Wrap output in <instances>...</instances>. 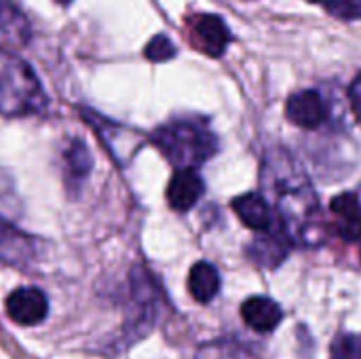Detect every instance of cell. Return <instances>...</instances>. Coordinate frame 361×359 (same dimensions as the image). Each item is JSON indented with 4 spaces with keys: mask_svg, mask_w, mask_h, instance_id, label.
<instances>
[{
    "mask_svg": "<svg viewBox=\"0 0 361 359\" xmlns=\"http://www.w3.org/2000/svg\"><path fill=\"white\" fill-rule=\"evenodd\" d=\"M262 186L275 203L290 241L315 245L322 229L319 201L305 169L288 150L273 148L267 152L262 163Z\"/></svg>",
    "mask_w": 361,
    "mask_h": 359,
    "instance_id": "1",
    "label": "cell"
},
{
    "mask_svg": "<svg viewBox=\"0 0 361 359\" xmlns=\"http://www.w3.org/2000/svg\"><path fill=\"white\" fill-rule=\"evenodd\" d=\"M152 144L180 169H197L218 152V138L205 118H173L152 133Z\"/></svg>",
    "mask_w": 361,
    "mask_h": 359,
    "instance_id": "2",
    "label": "cell"
},
{
    "mask_svg": "<svg viewBox=\"0 0 361 359\" xmlns=\"http://www.w3.org/2000/svg\"><path fill=\"white\" fill-rule=\"evenodd\" d=\"M47 108L44 89L23 59H8L0 72V114L8 118L38 114Z\"/></svg>",
    "mask_w": 361,
    "mask_h": 359,
    "instance_id": "3",
    "label": "cell"
},
{
    "mask_svg": "<svg viewBox=\"0 0 361 359\" xmlns=\"http://www.w3.org/2000/svg\"><path fill=\"white\" fill-rule=\"evenodd\" d=\"M157 317V288L144 269L131 271V315L127 317V341L144 336Z\"/></svg>",
    "mask_w": 361,
    "mask_h": 359,
    "instance_id": "4",
    "label": "cell"
},
{
    "mask_svg": "<svg viewBox=\"0 0 361 359\" xmlns=\"http://www.w3.org/2000/svg\"><path fill=\"white\" fill-rule=\"evenodd\" d=\"M186 30L190 44L209 57H222L233 38L224 19L214 13H197L188 17Z\"/></svg>",
    "mask_w": 361,
    "mask_h": 359,
    "instance_id": "5",
    "label": "cell"
},
{
    "mask_svg": "<svg viewBox=\"0 0 361 359\" xmlns=\"http://www.w3.org/2000/svg\"><path fill=\"white\" fill-rule=\"evenodd\" d=\"M6 315L19 326L42 324L49 315V300L42 290L34 286H21L6 296Z\"/></svg>",
    "mask_w": 361,
    "mask_h": 359,
    "instance_id": "6",
    "label": "cell"
},
{
    "mask_svg": "<svg viewBox=\"0 0 361 359\" xmlns=\"http://www.w3.org/2000/svg\"><path fill=\"white\" fill-rule=\"evenodd\" d=\"M36 241L0 214V262L25 269L36 260Z\"/></svg>",
    "mask_w": 361,
    "mask_h": 359,
    "instance_id": "7",
    "label": "cell"
},
{
    "mask_svg": "<svg viewBox=\"0 0 361 359\" xmlns=\"http://www.w3.org/2000/svg\"><path fill=\"white\" fill-rule=\"evenodd\" d=\"M286 114L294 125H298L302 129H315L326 123L328 106L319 91L305 89V91H296L294 95L288 97Z\"/></svg>",
    "mask_w": 361,
    "mask_h": 359,
    "instance_id": "8",
    "label": "cell"
},
{
    "mask_svg": "<svg viewBox=\"0 0 361 359\" xmlns=\"http://www.w3.org/2000/svg\"><path fill=\"white\" fill-rule=\"evenodd\" d=\"M203 190H205V184L195 169H180L169 180L167 201H169L171 209L188 212L199 203V199L203 197Z\"/></svg>",
    "mask_w": 361,
    "mask_h": 359,
    "instance_id": "9",
    "label": "cell"
},
{
    "mask_svg": "<svg viewBox=\"0 0 361 359\" xmlns=\"http://www.w3.org/2000/svg\"><path fill=\"white\" fill-rule=\"evenodd\" d=\"M290 243L292 241H290L286 231L277 233V229H271V231L260 233L254 239V243L247 248V254H250V258L256 264L267 267V269H275V267H279L288 258Z\"/></svg>",
    "mask_w": 361,
    "mask_h": 359,
    "instance_id": "10",
    "label": "cell"
},
{
    "mask_svg": "<svg viewBox=\"0 0 361 359\" xmlns=\"http://www.w3.org/2000/svg\"><path fill=\"white\" fill-rule=\"evenodd\" d=\"M27 40L30 23L25 15L11 0H0V47L13 51L23 47Z\"/></svg>",
    "mask_w": 361,
    "mask_h": 359,
    "instance_id": "11",
    "label": "cell"
},
{
    "mask_svg": "<svg viewBox=\"0 0 361 359\" xmlns=\"http://www.w3.org/2000/svg\"><path fill=\"white\" fill-rule=\"evenodd\" d=\"M233 209L239 216V220L252 231L264 233L273 229V212L269 207V201L258 193H247L237 197L233 201Z\"/></svg>",
    "mask_w": 361,
    "mask_h": 359,
    "instance_id": "12",
    "label": "cell"
},
{
    "mask_svg": "<svg viewBox=\"0 0 361 359\" xmlns=\"http://www.w3.org/2000/svg\"><path fill=\"white\" fill-rule=\"evenodd\" d=\"M330 209L336 218V233L345 241L361 239V201L357 195H338L332 199Z\"/></svg>",
    "mask_w": 361,
    "mask_h": 359,
    "instance_id": "13",
    "label": "cell"
},
{
    "mask_svg": "<svg viewBox=\"0 0 361 359\" xmlns=\"http://www.w3.org/2000/svg\"><path fill=\"white\" fill-rule=\"evenodd\" d=\"M241 315L245 320V324L256 330V332H271L275 330L281 320H283V311L281 307L267 298V296H252L243 303L241 307Z\"/></svg>",
    "mask_w": 361,
    "mask_h": 359,
    "instance_id": "14",
    "label": "cell"
},
{
    "mask_svg": "<svg viewBox=\"0 0 361 359\" xmlns=\"http://www.w3.org/2000/svg\"><path fill=\"white\" fill-rule=\"evenodd\" d=\"M63 169L68 190H78L93 169V159L82 140H72L63 150Z\"/></svg>",
    "mask_w": 361,
    "mask_h": 359,
    "instance_id": "15",
    "label": "cell"
},
{
    "mask_svg": "<svg viewBox=\"0 0 361 359\" xmlns=\"http://www.w3.org/2000/svg\"><path fill=\"white\" fill-rule=\"evenodd\" d=\"M220 290V275L216 271L214 264L209 262H197L192 269H190V275H188V292L190 296L201 303V305H207L216 298Z\"/></svg>",
    "mask_w": 361,
    "mask_h": 359,
    "instance_id": "16",
    "label": "cell"
},
{
    "mask_svg": "<svg viewBox=\"0 0 361 359\" xmlns=\"http://www.w3.org/2000/svg\"><path fill=\"white\" fill-rule=\"evenodd\" d=\"M307 2L322 6L328 15L341 21H360L361 19V0H307Z\"/></svg>",
    "mask_w": 361,
    "mask_h": 359,
    "instance_id": "17",
    "label": "cell"
},
{
    "mask_svg": "<svg viewBox=\"0 0 361 359\" xmlns=\"http://www.w3.org/2000/svg\"><path fill=\"white\" fill-rule=\"evenodd\" d=\"M176 53H178L176 44H173L171 38L165 36V34L152 36V38L148 40L146 49H144V57L150 59V61H157V63H159V61H169V59H173Z\"/></svg>",
    "mask_w": 361,
    "mask_h": 359,
    "instance_id": "18",
    "label": "cell"
},
{
    "mask_svg": "<svg viewBox=\"0 0 361 359\" xmlns=\"http://www.w3.org/2000/svg\"><path fill=\"white\" fill-rule=\"evenodd\" d=\"M330 355L332 359H361V334H338Z\"/></svg>",
    "mask_w": 361,
    "mask_h": 359,
    "instance_id": "19",
    "label": "cell"
},
{
    "mask_svg": "<svg viewBox=\"0 0 361 359\" xmlns=\"http://www.w3.org/2000/svg\"><path fill=\"white\" fill-rule=\"evenodd\" d=\"M349 99H351V106H353L357 118L361 121V72L355 76V80L349 89Z\"/></svg>",
    "mask_w": 361,
    "mask_h": 359,
    "instance_id": "20",
    "label": "cell"
},
{
    "mask_svg": "<svg viewBox=\"0 0 361 359\" xmlns=\"http://www.w3.org/2000/svg\"><path fill=\"white\" fill-rule=\"evenodd\" d=\"M13 201H15V195H13L11 180H8V176L0 169V205L13 203Z\"/></svg>",
    "mask_w": 361,
    "mask_h": 359,
    "instance_id": "21",
    "label": "cell"
},
{
    "mask_svg": "<svg viewBox=\"0 0 361 359\" xmlns=\"http://www.w3.org/2000/svg\"><path fill=\"white\" fill-rule=\"evenodd\" d=\"M55 2H59V4H68L70 0H55Z\"/></svg>",
    "mask_w": 361,
    "mask_h": 359,
    "instance_id": "22",
    "label": "cell"
}]
</instances>
